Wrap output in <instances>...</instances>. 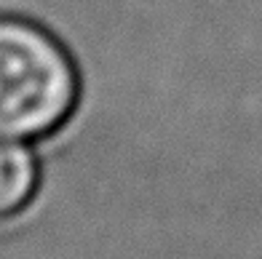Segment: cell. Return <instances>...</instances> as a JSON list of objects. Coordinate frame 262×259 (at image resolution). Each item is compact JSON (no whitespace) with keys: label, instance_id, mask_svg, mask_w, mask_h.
<instances>
[{"label":"cell","instance_id":"2","mask_svg":"<svg viewBox=\"0 0 262 259\" xmlns=\"http://www.w3.org/2000/svg\"><path fill=\"white\" fill-rule=\"evenodd\" d=\"M38 182L32 155L14 142H0V219L25 206Z\"/></svg>","mask_w":262,"mask_h":259},{"label":"cell","instance_id":"1","mask_svg":"<svg viewBox=\"0 0 262 259\" xmlns=\"http://www.w3.org/2000/svg\"><path fill=\"white\" fill-rule=\"evenodd\" d=\"M78 78L70 56L49 32L0 16V136L35 139L70 115Z\"/></svg>","mask_w":262,"mask_h":259}]
</instances>
